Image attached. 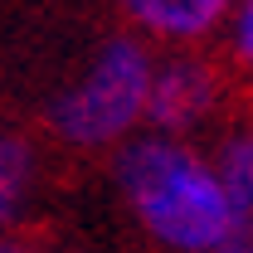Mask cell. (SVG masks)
<instances>
[{"label":"cell","instance_id":"obj_6","mask_svg":"<svg viewBox=\"0 0 253 253\" xmlns=\"http://www.w3.org/2000/svg\"><path fill=\"white\" fill-rule=\"evenodd\" d=\"M39 195V146L25 131H0V234H15Z\"/></svg>","mask_w":253,"mask_h":253},{"label":"cell","instance_id":"obj_2","mask_svg":"<svg viewBox=\"0 0 253 253\" xmlns=\"http://www.w3.org/2000/svg\"><path fill=\"white\" fill-rule=\"evenodd\" d=\"M156 49L136 34H112L93 49L54 102H49V136L63 151L112 156L122 141L146 131V93H151Z\"/></svg>","mask_w":253,"mask_h":253},{"label":"cell","instance_id":"obj_4","mask_svg":"<svg viewBox=\"0 0 253 253\" xmlns=\"http://www.w3.org/2000/svg\"><path fill=\"white\" fill-rule=\"evenodd\" d=\"M126 34L151 49H205L219 39L234 0H112Z\"/></svg>","mask_w":253,"mask_h":253},{"label":"cell","instance_id":"obj_7","mask_svg":"<svg viewBox=\"0 0 253 253\" xmlns=\"http://www.w3.org/2000/svg\"><path fill=\"white\" fill-rule=\"evenodd\" d=\"M219 44H224V68L229 78L239 83H253V0H234L229 20L219 30Z\"/></svg>","mask_w":253,"mask_h":253},{"label":"cell","instance_id":"obj_5","mask_svg":"<svg viewBox=\"0 0 253 253\" xmlns=\"http://www.w3.org/2000/svg\"><path fill=\"white\" fill-rule=\"evenodd\" d=\"M210 156L229 195V234L219 253H253V117L224 122Z\"/></svg>","mask_w":253,"mask_h":253},{"label":"cell","instance_id":"obj_8","mask_svg":"<svg viewBox=\"0 0 253 253\" xmlns=\"http://www.w3.org/2000/svg\"><path fill=\"white\" fill-rule=\"evenodd\" d=\"M0 253H39L30 239H20V234H0Z\"/></svg>","mask_w":253,"mask_h":253},{"label":"cell","instance_id":"obj_3","mask_svg":"<svg viewBox=\"0 0 253 253\" xmlns=\"http://www.w3.org/2000/svg\"><path fill=\"white\" fill-rule=\"evenodd\" d=\"M229 93H234V78L224 59H214L210 49H156L151 93H146V131L195 141L224 117Z\"/></svg>","mask_w":253,"mask_h":253},{"label":"cell","instance_id":"obj_1","mask_svg":"<svg viewBox=\"0 0 253 253\" xmlns=\"http://www.w3.org/2000/svg\"><path fill=\"white\" fill-rule=\"evenodd\" d=\"M117 200L156 253H219L229 234V195L214 156L195 141L136 131L112 156Z\"/></svg>","mask_w":253,"mask_h":253}]
</instances>
